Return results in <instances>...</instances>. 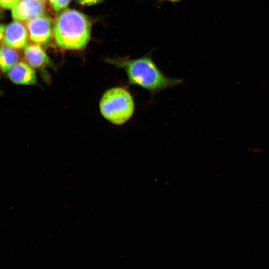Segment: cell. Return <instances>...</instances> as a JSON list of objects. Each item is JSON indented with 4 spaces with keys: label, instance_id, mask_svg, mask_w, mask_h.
<instances>
[{
    "label": "cell",
    "instance_id": "6da1fadb",
    "mask_svg": "<svg viewBox=\"0 0 269 269\" xmlns=\"http://www.w3.org/2000/svg\"><path fill=\"white\" fill-rule=\"evenodd\" d=\"M107 62L125 70L130 84L147 90L152 96L183 82L181 79L165 75L159 69L150 54L135 59H110Z\"/></svg>",
    "mask_w": 269,
    "mask_h": 269
},
{
    "label": "cell",
    "instance_id": "9c48e42d",
    "mask_svg": "<svg viewBox=\"0 0 269 269\" xmlns=\"http://www.w3.org/2000/svg\"><path fill=\"white\" fill-rule=\"evenodd\" d=\"M19 55L16 49L5 44L0 45V69L3 72H8L18 62Z\"/></svg>",
    "mask_w": 269,
    "mask_h": 269
},
{
    "label": "cell",
    "instance_id": "8fae6325",
    "mask_svg": "<svg viewBox=\"0 0 269 269\" xmlns=\"http://www.w3.org/2000/svg\"><path fill=\"white\" fill-rule=\"evenodd\" d=\"M19 0H0V6L6 8L12 9Z\"/></svg>",
    "mask_w": 269,
    "mask_h": 269
},
{
    "label": "cell",
    "instance_id": "7c38bea8",
    "mask_svg": "<svg viewBox=\"0 0 269 269\" xmlns=\"http://www.w3.org/2000/svg\"><path fill=\"white\" fill-rule=\"evenodd\" d=\"M102 0H77L81 4L85 5H92L97 3Z\"/></svg>",
    "mask_w": 269,
    "mask_h": 269
},
{
    "label": "cell",
    "instance_id": "5bb4252c",
    "mask_svg": "<svg viewBox=\"0 0 269 269\" xmlns=\"http://www.w3.org/2000/svg\"><path fill=\"white\" fill-rule=\"evenodd\" d=\"M249 150L253 152V153H260V152H261L263 150V149L261 147H251L249 149Z\"/></svg>",
    "mask_w": 269,
    "mask_h": 269
},
{
    "label": "cell",
    "instance_id": "4fadbf2b",
    "mask_svg": "<svg viewBox=\"0 0 269 269\" xmlns=\"http://www.w3.org/2000/svg\"><path fill=\"white\" fill-rule=\"evenodd\" d=\"M5 27L1 24H0V43L2 41L5 31Z\"/></svg>",
    "mask_w": 269,
    "mask_h": 269
},
{
    "label": "cell",
    "instance_id": "ba28073f",
    "mask_svg": "<svg viewBox=\"0 0 269 269\" xmlns=\"http://www.w3.org/2000/svg\"><path fill=\"white\" fill-rule=\"evenodd\" d=\"M24 56L26 62L32 68L42 69L53 66L50 58L39 45L28 44L24 48Z\"/></svg>",
    "mask_w": 269,
    "mask_h": 269
},
{
    "label": "cell",
    "instance_id": "3957f363",
    "mask_svg": "<svg viewBox=\"0 0 269 269\" xmlns=\"http://www.w3.org/2000/svg\"><path fill=\"white\" fill-rule=\"evenodd\" d=\"M102 115L116 125H122L133 116L135 106L131 93L125 87H116L107 90L99 103Z\"/></svg>",
    "mask_w": 269,
    "mask_h": 269
},
{
    "label": "cell",
    "instance_id": "30bf717a",
    "mask_svg": "<svg viewBox=\"0 0 269 269\" xmlns=\"http://www.w3.org/2000/svg\"><path fill=\"white\" fill-rule=\"evenodd\" d=\"M71 0H49L53 9L58 12L66 8Z\"/></svg>",
    "mask_w": 269,
    "mask_h": 269
},
{
    "label": "cell",
    "instance_id": "e0dca14e",
    "mask_svg": "<svg viewBox=\"0 0 269 269\" xmlns=\"http://www.w3.org/2000/svg\"><path fill=\"white\" fill-rule=\"evenodd\" d=\"M37 0V1H41V2H43L45 0Z\"/></svg>",
    "mask_w": 269,
    "mask_h": 269
},
{
    "label": "cell",
    "instance_id": "52a82bcc",
    "mask_svg": "<svg viewBox=\"0 0 269 269\" xmlns=\"http://www.w3.org/2000/svg\"><path fill=\"white\" fill-rule=\"evenodd\" d=\"M7 72L8 78L15 84L33 85L37 83L35 72L27 63L18 62Z\"/></svg>",
    "mask_w": 269,
    "mask_h": 269
},
{
    "label": "cell",
    "instance_id": "7a4b0ae2",
    "mask_svg": "<svg viewBox=\"0 0 269 269\" xmlns=\"http://www.w3.org/2000/svg\"><path fill=\"white\" fill-rule=\"evenodd\" d=\"M91 24L88 17L75 9H66L57 17L54 27L56 43L66 49H80L91 36Z\"/></svg>",
    "mask_w": 269,
    "mask_h": 269
},
{
    "label": "cell",
    "instance_id": "277c9868",
    "mask_svg": "<svg viewBox=\"0 0 269 269\" xmlns=\"http://www.w3.org/2000/svg\"><path fill=\"white\" fill-rule=\"evenodd\" d=\"M28 36L34 44L46 46L50 42L53 32L51 19L44 15L32 18L26 22Z\"/></svg>",
    "mask_w": 269,
    "mask_h": 269
},
{
    "label": "cell",
    "instance_id": "9a60e30c",
    "mask_svg": "<svg viewBox=\"0 0 269 269\" xmlns=\"http://www.w3.org/2000/svg\"><path fill=\"white\" fill-rule=\"evenodd\" d=\"M181 0H157L158 2H162L164 1H170L172 2H177L181 1Z\"/></svg>",
    "mask_w": 269,
    "mask_h": 269
},
{
    "label": "cell",
    "instance_id": "2e32d148",
    "mask_svg": "<svg viewBox=\"0 0 269 269\" xmlns=\"http://www.w3.org/2000/svg\"><path fill=\"white\" fill-rule=\"evenodd\" d=\"M2 14V11H1V9H0V17H1Z\"/></svg>",
    "mask_w": 269,
    "mask_h": 269
},
{
    "label": "cell",
    "instance_id": "8992f818",
    "mask_svg": "<svg viewBox=\"0 0 269 269\" xmlns=\"http://www.w3.org/2000/svg\"><path fill=\"white\" fill-rule=\"evenodd\" d=\"M45 11L42 2L35 0H19L12 8L11 15L15 20L27 21L43 15Z\"/></svg>",
    "mask_w": 269,
    "mask_h": 269
},
{
    "label": "cell",
    "instance_id": "5b68a950",
    "mask_svg": "<svg viewBox=\"0 0 269 269\" xmlns=\"http://www.w3.org/2000/svg\"><path fill=\"white\" fill-rule=\"evenodd\" d=\"M28 34L25 25L15 20L5 28L3 44L15 49L24 48L28 44Z\"/></svg>",
    "mask_w": 269,
    "mask_h": 269
}]
</instances>
